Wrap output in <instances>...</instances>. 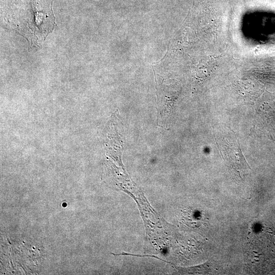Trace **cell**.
<instances>
[{"label": "cell", "mask_w": 275, "mask_h": 275, "mask_svg": "<svg viewBox=\"0 0 275 275\" xmlns=\"http://www.w3.org/2000/svg\"><path fill=\"white\" fill-rule=\"evenodd\" d=\"M52 0H31V17L19 24L18 30L31 44L42 42L56 26Z\"/></svg>", "instance_id": "obj_1"}, {"label": "cell", "mask_w": 275, "mask_h": 275, "mask_svg": "<svg viewBox=\"0 0 275 275\" xmlns=\"http://www.w3.org/2000/svg\"><path fill=\"white\" fill-rule=\"evenodd\" d=\"M222 154L228 165L240 176H244L248 173L250 167L246 161L240 149L239 143L236 141L230 142L226 141L219 144Z\"/></svg>", "instance_id": "obj_2"}]
</instances>
